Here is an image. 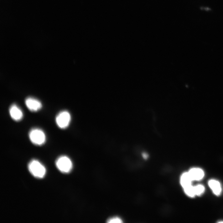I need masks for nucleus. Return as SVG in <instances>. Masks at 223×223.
I'll use <instances>...</instances> for the list:
<instances>
[{
  "instance_id": "nucleus-6",
  "label": "nucleus",
  "mask_w": 223,
  "mask_h": 223,
  "mask_svg": "<svg viewBox=\"0 0 223 223\" xmlns=\"http://www.w3.org/2000/svg\"><path fill=\"white\" fill-rule=\"evenodd\" d=\"M9 112L12 119L15 121H19L21 120L23 117V114L22 111L15 104H13L10 106Z\"/></svg>"
},
{
  "instance_id": "nucleus-5",
  "label": "nucleus",
  "mask_w": 223,
  "mask_h": 223,
  "mask_svg": "<svg viewBox=\"0 0 223 223\" xmlns=\"http://www.w3.org/2000/svg\"><path fill=\"white\" fill-rule=\"evenodd\" d=\"M25 104L28 108L32 112H37L42 107V104L38 100L32 97H28L25 100Z\"/></svg>"
},
{
  "instance_id": "nucleus-8",
  "label": "nucleus",
  "mask_w": 223,
  "mask_h": 223,
  "mask_svg": "<svg viewBox=\"0 0 223 223\" xmlns=\"http://www.w3.org/2000/svg\"><path fill=\"white\" fill-rule=\"evenodd\" d=\"M208 185L213 193L217 195H219L221 191V188L220 182L214 179H211L208 182Z\"/></svg>"
},
{
  "instance_id": "nucleus-12",
  "label": "nucleus",
  "mask_w": 223,
  "mask_h": 223,
  "mask_svg": "<svg viewBox=\"0 0 223 223\" xmlns=\"http://www.w3.org/2000/svg\"><path fill=\"white\" fill-rule=\"evenodd\" d=\"M107 222L108 223H122V220L120 217L116 216L109 219Z\"/></svg>"
},
{
  "instance_id": "nucleus-10",
  "label": "nucleus",
  "mask_w": 223,
  "mask_h": 223,
  "mask_svg": "<svg viewBox=\"0 0 223 223\" xmlns=\"http://www.w3.org/2000/svg\"><path fill=\"white\" fill-rule=\"evenodd\" d=\"M183 189L185 193L189 196L192 197L196 195L194 186L191 185Z\"/></svg>"
},
{
  "instance_id": "nucleus-1",
  "label": "nucleus",
  "mask_w": 223,
  "mask_h": 223,
  "mask_svg": "<svg viewBox=\"0 0 223 223\" xmlns=\"http://www.w3.org/2000/svg\"><path fill=\"white\" fill-rule=\"evenodd\" d=\"M28 168L30 173L36 178H42L46 174L45 168L37 160L31 161L28 164Z\"/></svg>"
},
{
  "instance_id": "nucleus-2",
  "label": "nucleus",
  "mask_w": 223,
  "mask_h": 223,
  "mask_svg": "<svg viewBox=\"0 0 223 223\" xmlns=\"http://www.w3.org/2000/svg\"><path fill=\"white\" fill-rule=\"evenodd\" d=\"M29 137L32 142L36 145H42L46 142L45 134L40 129L35 128L31 129L29 133Z\"/></svg>"
},
{
  "instance_id": "nucleus-3",
  "label": "nucleus",
  "mask_w": 223,
  "mask_h": 223,
  "mask_svg": "<svg viewBox=\"0 0 223 223\" xmlns=\"http://www.w3.org/2000/svg\"><path fill=\"white\" fill-rule=\"evenodd\" d=\"M55 164L58 169L63 173H68L72 168V164L71 160L66 156L59 157L56 161Z\"/></svg>"
},
{
  "instance_id": "nucleus-9",
  "label": "nucleus",
  "mask_w": 223,
  "mask_h": 223,
  "mask_svg": "<svg viewBox=\"0 0 223 223\" xmlns=\"http://www.w3.org/2000/svg\"><path fill=\"white\" fill-rule=\"evenodd\" d=\"M192 181L188 172H185L181 175L180 181L181 186L184 188L191 185Z\"/></svg>"
},
{
  "instance_id": "nucleus-11",
  "label": "nucleus",
  "mask_w": 223,
  "mask_h": 223,
  "mask_svg": "<svg viewBox=\"0 0 223 223\" xmlns=\"http://www.w3.org/2000/svg\"><path fill=\"white\" fill-rule=\"evenodd\" d=\"M196 195H200L204 191L205 188L204 186L201 185L199 184L194 186Z\"/></svg>"
},
{
  "instance_id": "nucleus-7",
  "label": "nucleus",
  "mask_w": 223,
  "mask_h": 223,
  "mask_svg": "<svg viewBox=\"0 0 223 223\" xmlns=\"http://www.w3.org/2000/svg\"><path fill=\"white\" fill-rule=\"evenodd\" d=\"M192 180H199L204 176V173L201 169L194 168L190 169L188 172Z\"/></svg>"
},
{
  "instance_id": "nucleus-4",
  "label": "nucleus",
  "mask_w": 223,
  "mask_h": 223,
  "mask_svg": "<svg viewBox=\"0 0 223 223\" xmlns=\"http://www.w3.org/2000/svg\"><path fill=\"white\" fill-rule=\"evenodd\" d=\"M71 120L69 113L66 111H63L57 114L55 118V122L58 127L64 129L69 125Z\"/></svg>"
},
{
  "instance_id": "nucleus-13",
  "label": "nucleus",
  "mask_w": 223,
  "mask_h": 223,
  "mask_svg": "<svg viewBox=\"0 0 223 223\" xmlns=\"http://www.w3.org/2000/svg\"><path fill=\"white\" fill-rule=\"evenodd\" d=\"M148 155L147 153L145 152H143L142 153V156L145 159L147 158Z\"/></svg>"
}]
</instances>
